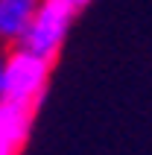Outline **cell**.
Here are the masks:
<instances>
[{
	"mask_svg": "<svg viewBox=\"0 0 152 155\" xmlns=\"http://www.w3.org/2000/svg\"><path fill=\"white\" fill-rule=\"evenodd\" d=\"M50 59L35 56L26 47H18L0 64V82H3V100L38 108L50 85Z\"/></svg>",
	"mask_w": 152,
	"mask_h": 155,
	"instance_id": "cell-1",
	"label": "cell"
},
{
	"mask_svg": "<svg viewBox=\"0 0 152 155\" xmlns=\"http://www.w3.org/2000/svg\"><path fill=\"white\" fill-rule=\"evenodd\" d=\"M76 12H79L76 0H41V6L35 12L21 47L53 61L59 56V50L64 47V41H68V32L73 26Z\"/></svg>",
	"mask_w": 152,
	"mask_h": 155,
	"instance_id": "cell-2",
	"label": "cell"
},
{
	"mask_svg": "<svg viewBox=\"0 0 152 155\" xmlns=\"http://www.w3.org/2000/svg\"><path fill=\"white\" fill-rule=\"evenodd\" d=\"M35 108L0 100V155H18L29 138Z\"/></svg>",
	"mask_w": 152,
	"mask_h": 155,
	"instance_id": "cell-3",
	"label": "cell"
},
{
	"mask_svg": "<svg viewBox=\"0 0 152 155\" xmlns=\"http://www.w3.org/2000/svg\"><path fill=\"white\" fill-rule=\"evenodd\" d=\"M41 0H0V38L3 41H24Z\"/></svg>",
	"mask_w": 152,
	"mask_h": 155,
	"instance_id": "cell-4",
	"label": "cell"
},
{
	"mask_svg": "<svg viewBox=\"0 0 152 155\" xmlns=\"http://www.w3.org/2000/svg\"><path fill=\"white\" fill-rule=\"evenodd\" d=\"M76 3H79V9H82V6H88V3H91V0H76Z\"/></svg>",
	"mask_w": 152,
	"mask_h": 155,
	"instance_id": "cell-5",
	"label": "cell"
},
{
	"mask_svg": "<svg viewBox=\"0 0 152 155\" xmlns=\"http://www.w3.org/2000/svg\"><path fill=\"white\" fill-rule=\"evenodd\" d=\"M0 64H3V61H0Z\"/></svg>",
	"mask_w": 152,
	"mask_h": 155,
	"instance_id": "cell-6",
	"label": "cell"
}]
</instances>
